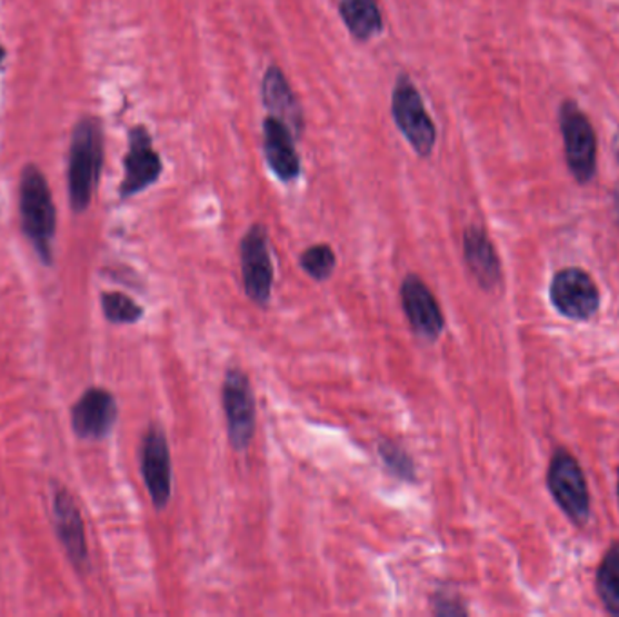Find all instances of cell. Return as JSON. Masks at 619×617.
Returning <instances> with one entry per match:
<instances>
[{"label":"cell","mask_w":619,"mask_h":617,"mask_svg":"<svg viewBox=\"0 0 619 617\" xmlns=\"http://www.w3.org/2000/svg\"><path fill=\"white\" fill-rule=\"evenodd\" d=\"M102 126L97 118H80L71 135L68 160L69 205L77 215L88 210L91 203L102 172Z\"/></svg>","instance_id":"cell-1"},{"label":"cell","mask_w":619,"mask_h":617,"mask_svg":"<svg viewBox=\"0 0 619 617\" xmlns=\"http://www.w3.org/2000/svg\"><path fill=\"white\" fill-rule=\"evenodd\" d=\"M19 209L26 238L30 239L40 261L51 265L57 212L48 180L33 163L26 166L20 175Z\"/></svg>","instance_id":"cell-2"},{"label":"cell","mask_w":619,"mask_h":617,"mask_svg":"<svg viewBox=\"0 0 619 617\" xmlns=\"http://www.w3.org/2000/svg\"><path fill=\"white\" fill-rule=\"evenodd\" d=\"M391 117L402 137L420 158H428L437 146V127L426 111L425 100L408 74L397 78L391 94Z\"/></svg>","instance_id":"cell-3"},{"label":"cell","mask_w":619,"mask_h":617,"mask_svg":"<svg viewBox=\"0 0 619 617\" xmlns=\"http://www.w3.org/2000/svg\"><path fill=\"white\" fill-rule=\"evenodd\" d=\"M547 487L556 504L575 525H586L590 518V492L580 464L567 449L552 455L547 469Z\"/></svg>","instance_id":"cell-4"},{"label":"cell","mask_w":619,"mask_h":617,"mask_svg":"<svg viewBox=\"0 0 619 617\" xmlns=\"http://www.w3.org/2000/svg\"><path fill=\"white\" fill-rule=\"evenodd\" d=\"M560 129L566 146L567 167L575 180L581 186L589 183L596 175V158H598V141L596 132L590 126L586 112L578 108V103L566 100L560 108Z\"/></svg>","instance_id":"cell-5"},{"label":"cell","mask_w":619,"mask_h":617,"mask_svg":"<svg viewBox=\"0 0 619 617\" xmlns=\"http://www.w3.org/2000/svg\"><path fill=\"white\" fill-rule=\"evenodd\" d=\"M221 404L230 446L236 451H244L256 432V397L249 375L239 368L227 371L221 386Z\"/></svg>","instance_id":"cell-6"},{"label":"cell","mask_w":619,"mask_h":617,"mask_svg":"<svg viewBox=\"0 0 619 617\" xmlns=\"http://www.w3.org/2000/svg\"><path fill=\"white\" fill-rule=\"evenodd\" d=\"M239 259L244 292L250 301H254L259 307H267L272 296L273 265L269 230L264 229L263 225L256 223L247 230L239 243Z\"/></svg>","instance_id":"cell-7"},{"label":"cell","mask_w":619,"mask_h":617,"mask_svg":"<svg viewBox=\"0 0 619 617\" xmlns=\"http://www.w3.org/2000/svg\"><path fill=\"white\" fill-rule=\"evenodd\" d=\"M549 297L558 314L572 321H587L600 308V290L581 268H563L556 273Z\"/></svg>","instance_id":"cell-8"},{"label":"cell","mask_w":619,"mask_h":617,"mask_svg":"<svg viewBox=\"0 0 619 617\" xmlns=\"http://www.w3.org/2000/svg\"><path fill=\"white\" fill-rule=\"evenodd\" d=\"M163 172L160 155L152 147V138L146 127H132L129 131L128 155L123 158V180L120 198L129 200L154 186Z\"/></svg>","instance_id":"cell-9"},{"label":"cell","mask_w":619,"mask_h":617,"mask_svg":"<svg viewBox=\"0 0 619 617\" xmlns=\"http://www.w3.org/2000/svg\"><path fill=\"white\" fill-rule=\"evenodd\" d=\"M400 302L415 336L431 342L442 336L446 326L442 308L428 285L417 273L406 276L400 285Z\"/></svg>","instance_id":"cell-10"},{"label":"cell","mask_w":619,"mask_h":617,"mask_svg":"<svg viewBox=\"0 0 619 617\" xmlns=\"http://www.w3.org/2000/svg\"><path fill=\"white\" fill-rule=\"evenodd\" d=\"M142 477L154 507L166 509L171 500L172 466L169 442L160 426H151L143 437Z\"/></svg>","instance_id":"cell-11"},{"label":"cell","mask_w":619,"mask_h":617,"mask_svg":"<svg viewBox=\"0 0 619 617\" xmlns=\"http://www.w3.org/2000/svg\"><path fill=\"white\" fill-rule=\"evenodd\" d=\"M117 418V399L102 388H89L71 409L74 432L88 440L108 437Z\"/></svg>","instance_id":"cell-12"},{"label":"cell","mask_w":619,"mask_h":617,"mask_svg":"<svg viewBox=\"0 0 619 617\" xmlns=\"http://www.w3.org/2000/svg\"><path fill=\"white\" fill-rule=\"evenodd\" d=\"M293 132L281 120L273 117L264 118L263 152L267 166L273 176L283 183H292L301 175V158L296 149Z\"/></svg>","instance_id":"cell-13"},{"label":"cell","mask_w":619,"mask_h":617,"mask_svg":"<svg viewBox=\"0 0 619 617\" xmlns=\"http://www.w3.org/2000/svg\"><path fill=\"white\" fill-rule=\"evenodd\" d=\"M261 98H263L264 109L269 111V117L281 120L299 140L304 131V112L284 77L283 69L279 66H270L264 71Z\"/></svg>","instance_id":"cell-14"},{"label":"cell","mask_w":619,"mask_h":617,"mask_svg":"<svg viewBox=\"0 0 619 617\" xmlns=\"http://www.w3.org/2000/svg\"><path fill=\"white\" fill-rule=\"evenodd\" d=\"M463 259L483 290L491 292L502 282V262L482 227L471 225L463 232Z\"/></svg>","instance_id":"cell-15"},{"label":"cell","mask_w":619,"mask_h":617,"mask_svg":"<svg viewBox=\"0 0 619 617\" xmlns=\"http://www.w3.org/2000/svg\"><path fill=\"white\" fill-rule=\"evenodd\" d=\"M53 518L54 529L64 545L66 553L77 567H82L88 561V544H86L82 516L64 487L53 489Z\"/></svg>","instance_id":"cell-16"},{"label":"cell","mask_w":619,"mask_h":617,"mask_svg":"<svg viewBox=\"0 0 619 617\" xmlns=\"http://www.w3.org/2000/svg\"><path fill=\"white\" fill-rule=\"evenodd\" d=\"M339 16L353 39L368 42L385 30L381 8L377 0H341Z\"/></svg>","instance_id":"cell-17"},{"label":"cell","mask_w":619,"mask_h":617,"mask_svg":"<svg viewBox=\"0 0 619 617\" xmlns=\"http://www.w3.org/2000/svg\"><path fill=\"white\" fill-rule=\"evenodd\" d=\"M596 590L605 610L619 616V541H616L601 559L596 574Z\"/></svg>","instance_id":"cell-18"},{"label":"cell","mask_w":619,"mask_h":617,"mask_svg":"<svg viewBox=\"0 0 619 617\" xmlns=\"http://www.w3.org/2000/svg\"><path fill=\"white\" fill-rule=\"evenodd\" d=\"M299 265L310 278L319 282L327 281L336 272L337 256L330 245H313L299 256Z\"/></svg>","instance_id":"cell-19"},{"label":"cell","mask_w":619,"mask_h":617,"mask_svg":"<svg viewBox=\"0 0 619 617\" xmlns=\"http://www.w3.org/2000/svg\"><path fill=\"white\" fill-rule=\"evenodd\" d=\"M102 310L112 325H134L143 317V308L122 292L103 293Z\"/></svg>","instance_id":"cell-20"},{"label":"cell","mask_w":619,"mask_h":617,"mask_svg":"<svg viewBox=\"0 0 619 617\" xmlns=\"http://www.w3.org/2000/svg\"><path fill=\"white\" fill-rule=\"evenodd\" d=\"M377 451H379L382 464L391 475H396L399 480H417V467H415L413 458L400 444L381 440L377 446Z\"/></svg>","instance_id":"cell-21"},{"label":"cell","mask_w":619,"mask_h":617,"mask_svg":"<svg viewBox=\"0 0 619 617\" xmlns=\"http://www.w3.org/2000/svg\"><path fill=\"white\" fill-rule=\"evenodd\" d=\"M433 614L437 616H466L468 608L463 607V603L453 594L439 590L433 598Z\"/></svg>","instance_id":"cell-22"},{"label":"cell","mask_w":619,"mask_h":617,"mask_svg":"<svg viewBox=\"0 0 619 617\" xmlns=\"http://www.w3.org/2000/svg\"><path fill=\"white\" fill-rule=\"evenodd\" d=\"M615 212H616V221H618V227H619V189L616 190V195H615Z\"/></svg>","instance_id":"cell-23"},{"label":"cell","mask_w":619,"mask_h":617,"mask_svg":"<svg viewBox=\"0 0 619 617\" xmlns=\"http://www.w3.org/2000/svg\"><path fill=\"white\" fill-rule=\"evenodd\" d=\"M4 57H6L4 48L0 46V66H2V62H4Z\"/></svg>","instance_id":"cell-24"},{"label":"cell","mask_w":619,"mask_h":617,"mask_svg":"<svg viewBox=\"0 0 619 617\" xmlns=\"http://www.w3.org/2000/svg\"><path fill=\"white\" fill-rule=\"evenodd\" d=\"M618 498H619V471H618Z\"/></svg>","instance_id":"cell-25"}]
</instances>
